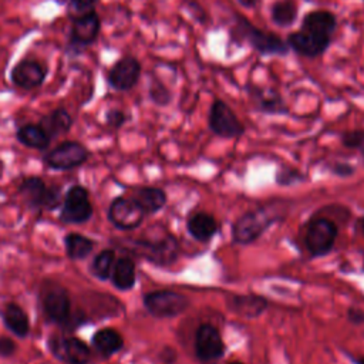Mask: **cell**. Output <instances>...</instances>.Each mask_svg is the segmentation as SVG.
I'll list each match as a JSON object with an SVG mask.
<instances>
[{"label":"cell","mask_w":364,"mask_h":364,"mask_svg":"<svg viewBox=\"0 0 364 364\" xmlns=\"http://www.w3.org/2000/svg\"><path fill=\"white\" fill-rule=\"evenodd\" d=\"M40 307L47 323L63 328H77L85 323V317L71 310L68 290L58 283H47L40 290Z\"/></svg>","instance_id":"2"},{"label":"cell","mask_w":364,"mask_h":364,"mask_svg":"<svg viewBox=\"0 0 364 364\" xmlns=\"http://www.w3.org/2000/svg\"><path fill=\"white\" fill-rule=\"evenodd\" d=\"M242 7H245V9H253L257 3H259V0H236Z\"/></svg>","instance_id":"41"},{"label":"cell","mask_w":364,"mask_h":364,"mask_svg":"<svg viewBox=\"0 0 364 364\" xmlns=\"http://www.w3.org/2000/svg\"><path fill=\"white\" fill-rule=\"evenodd\" d=\"M250 101L259 112L267 115H286L289 114V107L282 97V94L272 87H263L255 82H247L245 87Z\"/></svg>","instance_id":"18"},{"label":"cell","mask_w":364,"mask_h":364,"mask_svg":"<svg viewBox=\"0 0 364 364\" xmlns=\"http://www.w3.org/2000/svg\"><path fill=\"white\" fill-rule=\"evenodd\" d=\"M107 216L114 228L128 232L141 226L146 215L132 198L117 196L109 203Z\"/></svg>","instance_id":"13"},{"label":"cell","mask_w":364,"mask_h":364,"mask_svg":"<svg viewBox=\"0 0 364 364\" xmlns=\"http://www.w3.org/2000/svg\"><path fill=\"white\" fill-rule=\"evenodd\" d=\"M355 364H364V357H361V358H358L357 361H355Z\"/></svg>","instance_id":"43"},{"label":"cell","mask_w":364,"mask_h":364,"mask_svg":"<svg viewBox=\"0 0 364 364\" xmlns=\"http://www.w3.org/2000/svg\"><path fill=\"white\" fill-rule=\"evenodd\" d=\"M186 229L189 235L198 242H208L218 232V222L212 215L206 212H198L188 219Z\"/></svg>","instance_id":"27"},{"label":"cell","mask_w":364,"mask_h":364,"mask_svg":"<svg viewBox=\"0 0 364 364\" xmlns=\"http://www.w3.org/2000/svg\"><path fill=\"white\" fill-rule=\"evenodd\" d=\"M18 193L23 202L33 210H54L61 206V188L57 185L48 186L38 176H27L18 185Z\"/></svg>","instance_id":"4"},{"label":"cell","mask_w":364,"mask_h":364,"mask_svg":"<svg viewBox=\"0 0 364 364\" xmlns=\"http://www.w3.org/2000/svg\"><path fill=\"white\" fill-rule=\"evenodd\" d=\"M91 346L102 358H109L124 348V338L118 330L102 327L92 334Z\"/></svg>","instance_id":"21"},{"label":"cell","mask_w":364,"mask_h":364,"mask_svg":"<svg viewBox=\"0 0 364 364\" xmlns=\"http://www.w3.org/2000/svg\"><path fill=\"white\" fill-rule=\"evenodd\" d=\"M117 260L115 250L114 249H102L100 253H97L90 264V273L101 280L105 282L111 277V272L114 267V263Z\"/></svg>","instance_id":"30"},{"label":"cell","mask_w":364,"mask_h":364,"mask_svg":"<svg viewBox=\"0 0 364 364\" xmlns=\"http://www.w3.org/2000/svg\"><path fill=\"white\" fill-rule=\"evenodd\" d=\"M38 124L47 132V135L51 139H54L60 135L70 132V129L73 128V124H74V118L64 107H57L53 111H50L48 114L43 115L38 119Z\"/></svg>","instance_id":"23"},{"label":"cell","mask_w":364,"mask_h":364,"mask_svg":"<svg viewBox=\"0 0 364 364\" xmlns=\"http://www.w3.org/2000/svg\"><path fill=\"white\" fill-rule=\"evenodd\" d=\"M360 152H361V156H363V161H364V146L360 149Z\"/></svg>","instance_id":"44"},{"label":"cell","mask_w":364,"mask_h":364,"mask_svg":"<svg viewBox=\"0 0 364 364\" xmlns=\"http://www.w3.org/2000/svg\"><path fill=\"white\" fill-rule=\"evenodd\" d=\"M360 226H361V232H363V235H364V218L361 219V223H360Z\"/></svg>","instance_id":"42"},{"label":"cell","mask_w":364,"mask_h":364,"mask_svg":"<svg viewBox=\"0 0 364 364\" xmlns=\"http://www.w3.org/2000/svg\"><path fill=\"white\" fill-rule=\"evenodd\" d=\"M331 40L333 37L330 36L299 28L287 36L286 43L296 54L306 58H316L328 50Z\"/></svg>","instance_id":"15"},{"label":"cell","mask_w":364,"mask_h":364,"mask_svg":"<svg viewBox=\"0 0 364 364\" xmlns=\"http://www.w3.org/2000/svg\"><path fill=\"white\" fill-rule=\"evenodd\" d=\"M48 68L41 61L34 58H21L10 71V81L24 91H31L41 87L47 78Z\"/></svg>","instance_id":"17"},{"label":"cell","mask_w":364,"mask_h":364,"mask_svg":"<svg viewBox=\"0 0 364 364\" xmlns=\"http://www.w3.org/2000/svg\"><path fill=\"white\" fill-rule=\"evenodd\" d=\"M17 344L10 337H0V357L10 358L16 354Z\"/></svg>","instance_id":"37"},{"label":"cell","mask_w":364,"mask_h":364,"mask_svg":"<svg viewBox=\"0 0 364 364\" xmlns=\"http://www.w3.org/2000/svg\"><path fill=\"white\" fill-rule=\"evenodd\" d=\"M17 141L30 149L37 151H46L50 146L51 138L47 135V132L41 128V125L37 124H24L17 128L16 131Z\"/></svg>","instance_id":"26"},{"label":"cell","mask_w":364,"mask_h":364,"mask_svg":"<svg viewBox=\"0 0 364 364\" xmlns=\"http://www.w3.org/2000/svg\"><path fill=\"white\" fill-rule=\"evenodd\" d=\"M142 65L138 58L134 55H124L118 58L107 73V82L108 85L118 91L125 92L131 91L141 78Z\"/></svg>","instance_id":"14"},{"label":"cell","mask_w":364,"mask_h":364,"mask_svg":"<svg viewBox=\"0 0 364 364\" xmlns=\"http://www.w3.org/2000/svg\"><path fill=\"white\" fill-rule=\"evenodd\" d=\"M132 199L139 205L145 215H154L165 206L166 193L156 186H141L134 191Z\"/></svg>","instance_id":"25"},{"label":"cell","mask_w":364,"mask_h":364,"mask_svg":"<svg viewBox=\"0 0 364 364\" xmlns=\"http://www.w3.org/2000/svg\"><path fill=\"white\" fill-rule=\"evenodd\" d=\"M186 6H188V11L195 17V20H198L200 24H205V21L208 20V14H206V11L202 9V6L198 4V3L193 1V0H189V1L186 3Z\"/></svg>","instance_id":"38"},{"label":"cell","mask_w":364,"mask_h":364,"mask_svg":"<svg viewBox=\"0 0 364 364\" xmlns=\"http://www.w3.org/2000/svg\"><path fill=\"white\" fill-rule=\"evenodd\" d=\"M348 323L354 324V326H361L364 323V310L360 307H354L350 306L347 309V314H346Z\"/></svg>","instance_id":"39"},{"label":"cell","mask_w":364,"mask_h":364,"mask_svg":"<svg viewBox=\"0 0 364 364\" xmlns=\"http://www.w3.org/2000/svg\"><path fill=\"white\" fill-rule=\"evenodd\" d=\"M67 1V14L68 17H75L85 14L91 10H95L98 0H65Z\"/></svg>","instance_id":"34"},{"label":"cell","mask_w":364,"mask_h":364,"mask_svg":"<svg viewBox=\"0 0 364 364\" xmlns=\"http://www.w3.org/2000/svg\"><path fill=\"white\" fill-rule=\"evenodd\" d=\"M226 306L237 316L256 318L263 314L269 306V301L259 294H232L226 299Z\"/></svg>","instance_id":"19"},{"label":"cell","mask_w":364,"mask_h":364,"mask_svg":"<svg viewBox=\"0 0 364 364\" xmlns=\"http://www.w3.org/2000/svg\"><path fill=\"white\" fill-rule=\"evenodd\" d=\"M100 31L101 17L95 10L71 17L67 51L70 54H80L97 41Z\"/></svg>","instance_id":"6"},{"label":"cell","mask_w":364,"mask_h":364,"mask_svg":"<svg viewBox=\"0 0 364 364\" xmlns=\"http://www.w3.org/2000/svg\"><path fill=\"white\" fill-rule=\"evenodd\" d=\"M0 318L4 327L18 338H26L30 333V318L23 307L14 301L6 303L0 309Z\"/></svg>","instance_id":"20"},{"label":"cell","mask_w":364,"mask_h":364,"mask_svg":"<svg viewBox=\"0 0 364 364\" xmlns=\"http://www.w3.org/2000/svg\"><path fill=\"white\" fill-rule=\"evenodd\" d=\"M276 220L277 216L273 215V210L269 209V206L246 212L233 223L232 239L237 245H250L257 240Z\"/></svg>","instance_id":"5"},{"label":"cell","mask_w":364,"mask_h":364,"mask_svg":"<svg viewBox=\"0 0 364 364\" xmlns=\"http://www.w3.org/2000/svg\"><path fill=\"white\" fill-rule=\"evenodd\" d=\"M159 360L164 364H173L176 361V351L172 347L165 346L159 353Z\"/></svg>","instance_id":"40"},{"label":"cell","mask_w":364,"mask_h":364,"mask_svg":"<svg viewBox=\"0 0 364 364\" xmlns=\"http://www.w3.org/2000/svg\"><path fill=\"white\" fill-rule=\"evenodd\" d=\"M363 1H364V0H363Z\"/></svg>","instance_id":"46"},{"label":"cell","mask_w":364,"mask_h":364,"mask_svg":"<svg viewBox=\"0 0 364 364\" xmlns=\"http://www.w3.org/2000/svg\"><path fill=\"white\" fill-rule=\"evenodd\" d=\"M226 346L218 327L210 323H202L195 333V354L203 363L219 360L225 354Z\"/></svg>","instance_id":"16"},{"label":"cell","mask_w":364,"mask_h":364,"mask_svg":"<svg viewBox=\"0 0 364 364\" xmlns=\"http://www.w3.org/2000/svg\"><path fill=\"white\" fill-rule=\"evenodd\" d=\"M111 283L119 291L131 290L136 283L135 262L129 256H121L115 260L111 272Z\"/></svg>","instance_id":"24"},{"label":"cell","mask_w":364,"mask_h":364,"mask_svg":"<svg viewBox=\"0 0 364 364\" xmlns=\"http://www.w3.org/2000/svg\"><path fill=\"white\" fill-rule=\"evenodd\" d=\"M330 172L338 178H348L355 172V168L348 162L336 161L334 164L330 165Z\"/></svg>","instance_id":"36"},{"label":"cell","mask_w":364,"mask_h":364,"mask_svg":"<svg viewBox=\"0 0 364 364\" xmlns=\"http://www.w3.org/2000/svg\"><path fill=\"white\" fill-rule=\"evenodd\" d=\"M90 158L88 148L80 141H63L47 151L43 162L54 171H71L82 166Z\"/></svg>","instance_id":"8"},{"label":"cell","mask_w":364,"mask_h":364,"mask_svg":"<svg viewBox=\"0 0 364 364\" xmlns=\"http://www.w3.org/2000/svg\"><path fill=\"white\" fill-rule=\"evenodd\" d=\"M341 145L347 149H361L364 146V129L355 128L341 132L340 135Z\"/></svg>","instance_id":"33"},{"label":"cell","mask_w":364,"mask_h":364,"mask_svg":"<svg viewBox=\"0 0 364 364\" xmlns=\"http://www.w3.org/2000/svg\"><path fill=\"white\" fill-rule=\"evenodd\" d=\"M142 304L156 318H172L181 316L191 301L185 294L175 290H155L144 294Z\"/></svg>","instance_id":"7"},{"label":"cell","mask_w":364,"mask_h":364,"mask_svg":"<svg viewBox=\"0 0 364 364\" xmlns=\"http://www.w3.org/2000/svg\"><path fill=\"white\" fill-rule=\"evenodd\" d=\"M94 246H95V240L81 233L71 232L64 236V250H65V256L70 260L77 262V260L87 259L92 253Z\"/></svg>","instance_id":"28"},{"label":"cell","mask_w":364,"mask_h":364,"mask_svg":"<svg viewBox=\"0 0 364 364\" xmlns=\"http://www.w3.org/2000/svg\"><path fill=\"white\" fill-rule=\"evenodd\" d=\"M148 98L158 107H168L173 100V94L159 78H152L148 87Z\"/></svg>","instance_id":"31"},{"label":"cell","mask_w":364,"mask_h":364,"mask_svg":"<svg viewBox=\"0 0 364 364\" xmlns=\"http://www.w3.org/2000/svg\"><path fill=\"white\" fill-rule=\"evenodd\" d=\"M299 17V7L296 0H274L270 6L272 21L282 27H290Z\"/></svg>","instance_id":"29"},{"label":"cell","mask_w":364,"mask_h":364,"mask_svg":"<svg viewBox=\"0 0 364 364\" xmlns=\"http://www.w3.org/2000/svg\"><path fill=\"white\" fill-rule=\"evenodd\" d=\"M127 249L158 266L172 264L179 253L178 240L169 233H164L159 237L132 239L128 242Z\"/></svg>","instance_id":"3"},{"label":"cell","mask_w":364,"mask_h":364,"mask_svg":"<svg viewBox=\"0 0 364 364\" xmlns=\"http://www.w3.org/2000/svg\"><path fill=\"white\" fill-rule=\"evenodd\" d=\"M338 228L327 218H314L310 220L306 235L304 245L311 257L326 256L333 250L337 239Z\"/></svg>","instance_id":"11"},{"label":"cell","mask_w":364,"mask_h":364,"mask_svg":"<svg viewBox=\"0 0 364 364\" xmlns=\"http://www.w3.org/2000/svg\"><path fill=\"white\" fill-rule=\"evenodd\" d=\"M230 37L236 38L239 43L249 44L260 55L284 57L290 51L286 40L272 31L253 26L247 17L237 11L232 16Z\"/></svg>","instance_id":"1"},{"label":"cell","mask_w":364,"mask_h":364,"mask_svg":"<svg viewBox=\"0 0 364 364\" xmlns=\"http://www.w3.org/2000/svg\"><path fill=\"white\" fill-rule=\"evenodd\" d=\"M105 124L112 128V129H119L125 125V122L128 121V115L125 111L119 109V108H109L105 111L104 115Z\"/></svg>","instance_id":"35"},{"label":"cell","mask_w":364,"mask_h":364,"mask_svg":"<svg viewBox=\"0 0 364 364\" xmlns=\"http://www.w3.org/2000/svg\"><path fill=\"white\" fill-rule=\"evenodd\" d=\"M60 222L65 225H82L88 222L94 213L90 202V192L82 185H73L63 196L60 206Z\"/></svg>","instance_id":"9"},{"label":"cell","mask_w":364,"mask_h":364,"mask_svg":"<svg viewBox=\"0 0 364 364\" xmlns=\"http://www.w3.org/2000/svg\"><path fill=\"white\" fill-rule=\"evenodd\" d=\"M47 347L64 364H88L91 360L88 344L74 336H51L47 340Z\"/></svg>","instance_id":"12"},{"label":"cell","mask_w":364,"mask_h":364,"mask_svg":"<svg viewBox=\"0 0 364 364\" xmlns=\"http://www.w3.org/2000/svg\"><path fill=\"white\" fill-rule=\"evenodd\" d=\"M208 127L215 135L223 139L239 138L246 131L236 112L226 101L220 98H215L210 104L208 114Z\"/></svg>","instance_id":"10"},{"label":"cell","mask_w":364,"mask_h":364,"mask_svg":"<svg viewBox=\"0 0 364 364\" xmlns=\"http://www.w3.org/2000/svg\"><path fill=\"white\" fill-rule=\"evenodd\" d=\"M300 28L333 37L337 28V17L330 10H324V9L311 10L303 16Z\"/></svg>","instance_id":"22"},{"label":"cell","mask_w":364,"mask_h":364,"mask_svg":"<svg viewBox=\"0 0 364 364\" xmlns=\"http://www.w3.org/2000/svg\"><path fill=\"white\" fill-rule=\"evenodd\" d=\"M229 364H243V363H240V361H232V363H229Z\"/></svg>","instance_id":"45"},{"label":"cell","mask_w":364,"mask_h":364,"mask_svg":"<svg viewBox=\"0 0 364 364\" xmlns=\"http://www.w3.org/2000/svg\"><path fill=\"white\" fill-rule=\"evenodd\" d=\"M306 175L299 171L297 168H293V166H287V165H283L280 166V169L276 172V183L280 185V186H293V185H297L300 182H306Z\"/></svg>","instance_id":"32"}]
</instances>
